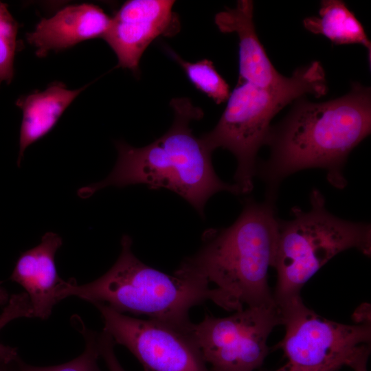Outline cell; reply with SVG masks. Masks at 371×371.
Masks as SVG:
<instances>
[{
  "mask_svg": "<svg viewBox=\"0 0 371 371\" xmlns=\"http://www.w3.org/2000/svg\"><path fill=\"white\" fill-rule=\"evenodd\" d=\"M294 102L286 117L271 127L266 142L270 157L257 165L267 199L276 201L284 179L308 168L326 170L328 181L343 189L347 158L371 131L370 88L359 82L336 99L313 102L302 97Z\"/></svg>",
  "mask_w": 371,
  "mask_h": 371,
  "instance_id": "obj_1",
  "label": "cell"
},
{
  "mask_svg": "<svg viewBox=\"0 0 371 371\" xmlns=\"http://www.w3.org/2000/svg\"><path fill=\"white\" fill-rule=\"evenodd\" d=\"M275 201L247 200L236 221L207 230L175 272L213 284L210 300L227 311L276 304L267 281L278 233Z\"/></svg>",
  "mask_w": 371,
  "mask_h": 371,
  "instance_id": "obj_2",
  "label": "cell"
},
{
  "mask_svg": "<svg viewBox=\"0 0 371 371\" xmlns=\"http://www.w3.org/2000/svg\"><path fill=\"white\" fill-rule=\"evenodd\" d=\"M170 104L175 117L169 130L140 148L116 142L118 157L113 170L102 181L81 188L80 197L89 198L110 186L143 184L177 193L203 216L205 203L216 192L241 194L235 183H225L217 176L212 152L190 128L192 120L202 117V110L187 98H173Z\"/></svg>",
  "mask_w": 371,
  "mask_h": 371,
  "instance_id": "obj_3",
  "label": "cell"
},
{
  "mask_svg": "<svg viewBox=\"0 0 371 371\" xmlns=\"http://www.w3.org/2000/svg\"><path fill=\"white\" fill-rule=\"evenodd\" d=\"M132 243L131 238L124 235L120 254L110 269L85 284L79 285L75 279L66 281L61 300L75 296L123 314L144 315L188 330L192 324L190 310L211 299L210 284L175 272L169 275L144 264L133 254Z\"/></svg>",
  "mask_w": 371,
  "mask_h": 371,
  "instance_id": "obj_4",
  "label": "cell"
},
{
  "mask_svg": "<svg viewBox=\"0 0 371 371\" xmlns=\"http://www.w3.org/2000/svg\"><path fill=\"white\" fill-rule=\"evenodd\" d=\"M327 92L325 71L316 60L297 68L291 76L267 87L238 80L217 124L200 138L212 152L223 148L235 156L234 183L241 194L249 193L256 175L257 154L266 144L273 117L306 94L319 98Z\"/></svg>",
  "mask_w": 371,
  "mask_h": 371,
  "instance_id": "obj_5",
  "label": "cell"
},
{
  "mask_svg": "<svg viewBox=\"0 0 371 371\" xmlns=\"http://www.w3.org/2000/svg\"><path fill=\"white\" fill-rule=\"evenodd\" d=\"M311 210L293 207V218L278 221L273 267L277 272L273 295L279 307L300 297V290L326 262L338 254L357 249L371 254V227L337 217L326 208L319 190L310 194Z\"/></svg>",
  "mask_w": 371,
  "mask_h": 371,
  "instance_id": "obj_6",
  "label": "cell"
},
{
  "mask_svg": "<svg viewBox=\"0 0 371 371\" xmlns=\"http://www.w3.org/2000/svg\"><path fill=\"white\" fill-rule=\"evenodd\" d=\"M283 339L276 346L302 371H336L364 344H370V322L345 324L327 319L304 305L301 297L278 307Z\"/></svg>",
  "mask_w": 371,
  "mask_h": 371,
  "instance_id": "obj_7",
  "label": "cell"
},
{
  "mask_svg": "<svg viewBox=\"0 0 371 371\" xmlns=\"http://www.w3.org/2000/svg\"><path fill=\"white\" fill-rule=\"evenodd\" d=\"M279 324L276 304L246 307L225 317L207 314L188 331L211 371H254L267 355V339Z\"/></svg>",
  "mask_w": 371,
  "mask_h": 371,
  "instance_id": "obj_8",
  "label": "cell"
},
{
  "mask_svg": "<svg viewBox=\"0 0 371 371\" xmlns=\"http://www.w3.org/2000/svg\"><path fill=\"white\" fill-rule=\"evenodd\" d=\"M93 305L102 318V330L126 347L144 371H211L188 330L129 317L104 304Z\"/></svg>",
  "mask_w": 371,
  "mask_h": 371,
  "instance_id": "obj_9",
  "label": "cell"
},
{
  "mask_svg": "<svg viewBox=\"0 0 371 371\" xmlns=\"http://www.w3.org/2000/svg\"><path fill=\"white\" fill-rule=\"evenodd\" d=\"M175 1L129 0L113 18L103 36L117 56L118 65L136 73L146 49L159 36L179 30L172 12Z\"/></svg>",
  "mask_w": 371,
  "mask_h": 371,
  "instance_id": "obj_10",
  "label": "cell"
},
{
  "mask_svg": "<svg viewBox=\"0 0 371 371\" xmlns=\"http://www.w3.org/2000/svg\"><path fill=\"white\" fill-rule=\"evenodd\" d=\"M62 245L58 234L45 233L38 245L20 255L10 278L24 289L34 317L48 319L54 306L61 301L66 281L58 276L55 255Z\"/></svg>",
  "mask_w": 371,
  "mask_h": 371,
  "instance_id": "obj_11",
  "label": "cell"
},
{
  "mask_svg": "<svg viewBox=\"0 0 371 371\" xmlns=\"http://www.w3.org/2000/svg\"><path fill=\"white\" fill-rule=\"evenodd\" d=\"M110 22L111 18L97 5H72L41 20L34 30L27 34V41L36 47V54L43 57L52 50H63L86 40L103 38Z\"/></svg>",
  "mask_w": 371,
  "mask_h": 371,
  "instance_id": "obj_12",
  "label": "cell"
},
{
  "mask_svg": "<svg viewBox=\"0 0 371 371\" xmlns=\"http://www.w3.org/2000/svg\"><path fill=\"white\" fill-rule=\"evenodd\" d=\"M223 33L235 32L239 40V78L255 85L267 87L282 82L285 76L274 67L256 34L254 2L239 0L234 8H226L214 19Z\"/></svg>",
  "mask_w": 371,
  "mask_h": 371,
  "instance_id": "obj_13",
  "label": "cell"
},
{
  "mask_svg": "<svg viewBox=\"0 0 371 371\" xmlns=\"http://www.w3.org/2000/svg\"><path fill=\"white\" fill-rule=\"evenodd\" d=\"M86 87L71 90L60 82L53 83L42 91H36L18 98L16 104L22 110L19 135V166L26 148L47 135Z\"/></svg>",
  "mask_w": 371,
  "mask_h": 371,
  "instance_id": "obj_14",
  "label": "cell"
},
{
  "mask_svg": "<svg viewBox=\"0 0 371 371\" xmlns=\"http://www.w3.org/2000/svg\"><path fill=\"white\" fill-rule=\"evenodd\" d=\"M303 25L308 31L323 35L336 45L361 44L370 58L371 43L365 30L343 1H322L319 16L305 18Z\"/></svg>",
  "mask_w": 371,
  "mask_h": 371,
  "instance_id": "obj_15",
  "label": "cell"
},
{
  "mask_svg": "<svg viewBox=\"0 0 371 371\" xmlns=\"http://www.w3.org/2000/svg\"><path fill=\"white\" fill-rule=\"evenodd\" d=\"M168 52L182 67L188 79L197 89L211 98L216 104L227 102L231 92L229 85L218 73L212 61L203 59L190 63L183 60L174 52Z\"/></svg>",
  "mask_w": 371,
  "mask_h": 371,
  "instance_id": "obj_16",
  "label": "cell"
},
{
  "mask_svg": "<svg viewBox=\"0 0 371 371\" xmlns=\"http://www.w3.org/2000/svg\"><path fill=\"white\" fill-rule=\"evenodd\" d=\"M72 324L84 337L85 348L78 357L65 363L47 367L29 365L19 357L16 361V371H100L98 360L100 353L97 342L98 333L90 330L83 321L74 315Z\"/></svg>",
  "mask_w": 371,
  "mask_h": 371,
  "instance_id": "obj_17",
  "label": "cell"
},
{
  "mask_svg": "<svg viewBox=\"0 0 371 371\" xmlns=\"http://www.w3.org/2000/svg\"><path fill=\"white\" fill-rule=\"evenodd\" d=\"M18 29L7 4L0 1V85L2 82L10 84L13 79Z\"/></svg>",
  "mask_w": 371,
  "mask_h": 371,
  "instance_id": "obj_18",
  "label": "cell"
},
{
  "mask_svg": "<svg viewBox=\"0 0 371 371\" xmlns=\"http://www.w3.org/2000/svg\"><path fill=\"white\" fill-rule=\"evenodd\" d=\"M100 357L104 359L109 371H126L119 362L114 351L115 342L111 337L102 331L97 334Z\"/></svg>",
  "mask_w": 371,
  "mask_h": 371,
  "instance_id": "obj_19",
  "label": "cell"
},
{
  "mask_svg": "<svg viewBox=\"0 0 371 371\" xmlns=\"http://www.w3.org/2000/svg\"><path fill=\"white\" fill-rule=\"evenodd\" d=\"M18 357L16 348L0 343V371H16V361Z\"/></svg>",
  "mask_w": 371,
  "mask_h": 371,
  "instance_id": "obj_20",
  "label": "cell"
},
{
  "mask_svg": "<svg viewBox=\"0 0 371 371\" xmlns=\"http://www.w3.org/2000/svg\"><path fill=\"white\" fill-rule=\"evenodd\" d=\"M370 344L362 345L354 355L348 366L354 371H368L367 362L370 354Z\"/></svg>",
  "mask_w": 371,
  "mask_h": 371,
  "instance_id": "obj_21",
  "label": "cell"
},
{
  "mask_svg": "<svg viewBox=\"0 0 371 371\" xmlns=\"http://www.w3.org/2000/svg\"><path fill=\"white\" fill-rule=\"evenodd\" d=\"M16 313L12 308L9 306L3 308L0 314V330L9 322L16 319Z\"/></svg>",
  "mask_w": 371,
  "mask_h": 371,
  "instance_id": "obj_22",
  "label": "cell"
},
{
  "mask_svg": "<svg viewBox=\"0 0 371 371\" xmlns=\"http://www.w3.org/2000/svg\"><path fill=\"white\" fill-rule=\"evenodd\" d=\"M10 295L8 291L1 285V282H0V305H5L9 299Z\"/></svg>",
  "mask_w": 371,
  "mask_h": 371,
  "instance_id": "obj_23",
  "label": "cell"
},
{
  "mask_svg": "<svg viewBox=\"0 0 371 371\" xmlns=\"http://www.w3.org/2000/svg\"><path fill=\"white\" fill-rule=\"evenodd\" d=\"M275 371H302L300 370L293 366H291L289 363H286L284 366L282 367L278 368V370Z\"/></svg>",
  "mask_w": 371,
  "mask_h": 371,
  "instance_id": "obj_24",
  "label": "cell"
}]
</instances>
